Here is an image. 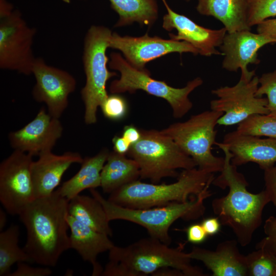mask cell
Instances as JSON below:
<instances>
[{"mask_svg": "<svg viewBox=\"0 0 276 276\" xmlns=\"http://www.w3.org/2000/svg\"><path fill=\"white\" fill-rule=\"evenodd\" d=\"M187 241L193 244L203 242L208 236L202 225L199 223L192 224L186 229Z\"/></svg>", "mask_w": 276, "mask_h": 276, "instance_id": "obj_36", "label": "cell"}, {"mask_svg": "<svg viewBox=\"0 0 276 276\" xmlns=\"http://www.w3.org/2000/svg\"><path fill=\"white\" fill-rule=\"evenodd\" d=\"M108 251L109 260L120 263L131 276L152 275L165 267L177 269L185 276L205 275L201 269L191 264L192 259L182 245L170 247L151 237L125 247L114 245Z\"/></svg>", "mask_w": 276, "mask_h": 276, "instance_id": "obj_5", "label": "cell"}, {"mask_svg": "<svg viewBox=\"0 0 276 276\" xmlns=\"http://www.w3.org/2000/svg\"><path fill=\"white\" fill-rule=\"evenodd\" d=\"M19 234V227L15 224L0 233V276H8L15 263H33L24 248L18 245Z\"/></svg>", "mask_w": 276, "mask_h": 276, "instance_id": "obj_27", "label": "cell"}, {"mask_svg": "<svg viewBox=\"0 0 276 276\" xmlns=\"http://www.w3.org/2000/svg\"><path fill=\"white\" fill-rule=\"evenodd\" d=\"M247 24L251 28L276 16V0H246Z\"/></svg>", "mask_w": 276, "mask_h": 276, "instance_id": "obj_30", "label": "cell"}, {"mask_svg": "<svg viewBox=\"0 0 276 276\" xmlns=\"http://www.w3.org/2000/svg\"><path fill=\"white\" fill-rule=\"evenodd\" d=\"M259 85L256 96H267L268 115L276 118V69L262 74L259 78Z\"/></svg>", "mask_w": 276, "mask_h": 276, "instance_id": "obj_31", "label": "cell"}, {"mask_svg": "<svg viewBox=\"0 0 276 276\" xmlns=\"http://www.w3.org/2000/svg\"><path fill=\"white\" fill-rule=\"evenodd\" d=\"M265 191L276 210V165L264 170Z\"/></svg>", "mask_w": 276, "mask_h": 276, "instance_id": "obj_35", "label": "cell"}, {"mask_svg": "<svg viewBox=\"0 0 276 276\" xmlns=\"http://www.w3.org/2000/svg\"><path fill=\"white\" fill-rule=\"evenodd\" d=\"M109 153V151L104 148L92 157L83 158L79 170L57 191L70 200L84 190L101 187V172Z\"/></svg>", "mask_w": 276, "mask_h": 276, "instance_id": "obj_23", "label": "cell"}, {"mask_svg": "<svg viewBox=\"0 0 276 276\" xmlns=\"http://www.w3.org/2000/svg\"><path fill=\"white\" fill-rule=\"evenodd\" d=\"M209 184L198 195L186 202H173L167 205L146 209H131L115 204L105 199L95 189L90 190L91 195L103 205L109 221L123 220L146 228L150 237L170 245L171 238L169 230L176 220L197 219L205 211L204 202L212 193Z\"/></svg>", "mask_w": 276, "mask_h": 276, "instance_id": "obj_3", "label": "cell"}, {"mask_svg": "<svg viewBox=\"0 0 276 276\" xmlns=\"http://www.w3.org/2000/svg\"><path fill=\"white\" fill-rule=\"evenodd\" d=\"M108 66L120 74L119 79L111 82L110 93H134L137 90H143L167 101L175 119L182 118L192 108L193 103L189 96L203 83L202 79L198 77L189 81L183 87H173L165 81L153 79L148 70L142 71L133 67L117 52L110 54Z\"/></svg>", "mask_w": 276, "mask_h": 276, "instance_id": "obj_8", "label": "cell"}, {"mask_svg": "<svg viewBox=\"0 0 276 276\" xmlns=\"http://www.w3.org/2000/svg\"><path fill=\"white\" fill-rule=\"evenodd\" d=\"M259 77L255 76L249 81L240 79L233 86H225L212 90L217 99L210 102L211 110L223 114L218 120L221 126L239 124L255 114H268L267 98L257 97Z\"/></svg>", "mask_w": 276, "mask_h": 276, "instance_id": "obj_11", "label": "cell"}, {"mask_svg": "<svg viewBox=\"0 0 276 276\" xmlns=\"http://www.w3.org/2000/svg\"><path fill=\"white\" fill-rule=\"evenodd\" d=\"M232 154L231 163L239 166L254 163L264 170L276 164V139L241 133L225 134L222 142Z\"/></svg>", "mask_w": 276, "mask_h": 276, "instance_id": "obj_18", "label": "cell"}, {"mask_svg": "<svg viewBox=\"0 0 276 276\" xmlns=\"http://www.w3.org/2000/svg\"><path fill=\"white\" fill-rule=\"evenodd\" d=\"M100 108L104 116L113 121L124 118L128 110L127 101L118 94L108 95Z\"/></svg>", "mask_w": 276, "mask_h": 276, "instance_id": "obj_32", "label": "cell"}, {"mask_svg": "<svg viewBox=\"0 0 276 276\" xmlns=\"http://www.w3.org/2000/svg\"><path fill=\"white\" fill-rule=\"evenodd\" d=\"M131 145L137 143L141 137L140 129H137L133 125H129L124 126L122 135Z\"/></svg>", "mask_w": 276, "mask_h": 276, "instance_id": "obj_39", "label": "cell"}, {"mask_svg": "<svg viewBox=\"0 0 276 276\" xmlns=\"http://www.w3.org/2000/svg\"><path fill=\"white\" fill-rule=\"evenodd\" d=\"M140 172L138 164L131 158L114 151L109 152L101 172V187L105 193L110 194L120 188L138 180Z\"/></svg>", "mask_w": 276, "mask_h": 276, "instance_id": "obj_24", "label": "cell"}, {"mask_svg": "<svg viewBox=\"0 0 276 276\" xmlns=\"http://www.w3.org/2000/svg\"><path fill=\"white\" fill-rule=\"evenodd\" d=\"M35 33L17 10L0 17L1 69L32 74L36 59L32 49Z\"/></svg>", "mask_w": 276, "mask_h": 276, "instance_id": "obj_10", "label": "cell"}, {"mask_svg": "<svg viewBox=\"0 0 276 276\" xmlns=\"http://www.w3.org/2000/svg\"><path fill=\"white\" fill-rule=\"evenodd\" d=\"M33 161L31 155L14 150L0 164V201L9 214L19 215L35 199Z\"/></svg>", "mask_w": 276, "mask_h": 276, "instance_id": "obj_12", "label": "cell"}, {"mask_svg": "<svg viewBox=\"0 0 276 276\" xmlns=\"http://www.w3.org/2000/svg\"><path fill=\"white\" fill-rule=\"evenodd\" d=\"M68 213L80 223L91 228L112 235L106 212L95 197L78 195L68 201Z\"/></svg>", "mask_w": 276, "mask_h": 276, "instance_id": "obj_25", "label": "cell"}, {"mask_svg": "<svg viewBox=\"0 0 276 276\" xmlns=\"http://www.w3.org/2000/svg\"><path fill=\"white\" fill-rule=\"evenodd\" d=\"M153 275L157 276H185L181 271L171 267H165L155 272Z\"/></svg>", "mask_w": 276, "mask_h": 276, "instance_id": "obj_41", "label": "cell"}, {"mask_svg": "<svg viewBox=\"0 0 276 276\" xmlns=\"http://www.w3.org/2000/svg\"><path fill=\"white\" fill-rule=\"evenodd\" d=\"M17 265L16 270L8 276H48L52 273V270L47 266L34 267L23 262L17 263Z\"/></svg>", "mask_w": 276, "mask_h": 276, "instance_id": "obj_34", "label": "cell"}, {"mask_svg": "<svg viewBox=\"0 0 276 276\" xmlns=\"http://www.w3.org/2000/svg\"><path fill=\"white\" fill-rule=\"evenodd\" d=\"M214 173L198 168L182 170L177 181L171 183H154L139 180L131 182L110 194L109 201L131 209L162 206L173 202H186L212 184Z\"/></svg>", "mask_w": 276, "mask_h": 276, "instance_id": "obj_4", "label": "cell"}, {"mask_svg": "<svg viewBox=\"0 0 276 276\" xmlns=\"http://www.w3.org/2000/svg\"><path fill=\"white\" fill-rule=\"evenodd\" d=\"M215 145L224 153V165L212 184L222 189L228 188V192L213 199L212 210L221 224L232 230L239 244L244 247L250 244L261 225L263 210L270 200L265 190L257 194L249 192L244 176L231 163L232 154L227 147L222 142Z\"/></svg>", "mask_w": 276, "mask_h": 276, "instance_id": "obj_1", "label": "cell"}, {"mask_svg": "<svg viewBox=\"0 0 276 276\" xmlns=\"http://www.w3.org/2000/svg\"><path fill=\"white\" fill-rule=\"evenodd\" d=\"M68 201L55 190L34 199L19 214L27 231L24 249L33 263L54 267L61 255L71 248L67 233Z\"/></svg>", "mask_w": 276, "mask_h": 276, "instance_id": "obj_2", "label": "cell"}, {"mask_svg": "<svg viewBox=\"0 0 276 276\" xmlns=\"http://www.w3.org/2000/svg\"><path fill=\"white\" fill-rule=\"evenodd\" d=\"M162 1L167 10V13L163 17V28L167 31L175 29L177 32L176 34L169 33L170 38L187 42L196 48L202 56L223 55L216 47L221 45L226 34L224 27L212 30L202 27L185 15L173 11L166 0Z\"/></svg>", "mask_w": 276, "mask_h": 276, "instance_id": "obj_17", "label": "cell"}, {"mask_svg": "<svg viewBox=\"0 0 276 276\" xmlns=\"http://www.w3.org/2000/svg\"><path fill=\"white\" fill-rule=\"evenodd\" d=\"M113 151L122 155L127 154L131 145L122 136L115 135L112 139Z\"/></svg>", "mask_w": 276, "mask_h": 276, "instance_id": "obj_40", "label": "cell"}, {"mask_svg": "<svg viewBox=\"0 0 276 276\" xmlns=\"http://www.w3.org/2000/svg\"><path fill=\"white\" fill-rule=\"evenodd\" d=\"M258 33L276 39V18H269L258 24Z\"/></svg>", "mask_w": 276, "mask_h": 276, "instance_id": "obj_37", "label": "cell"}, {"mask_svg": "<svg viewBox=\"0 0 276 276\" xmlns=\"http://www.w3.org/2000/svg\"><path fill=\"white\" fill-rule=\"evenodd\" d=\"M266 236L256 245V249L266 250L276 256V216H270L263 226Z\"/></svg>", "mask_w": 276, "mask_h": 276, "instance_id": "obj_33", "label": "cell"}, {"mask_svg": "<svg viewBox=\"0 0 276 276\" xmlns=\"http://www.w3.org/2000/svg\"><path fill=\"white\" fill-rule=\"evenodd\" d=\"M223 114L211 109L205 110L160 131L190 156L199 169L211 173L220 172L224 165V157L215 156L212 150L216 142L215 127Z\"/></svg>", "mask_w": 276, "mask_h": 276, "instance_id": "obj_9", "label": "cell"}, {"mask_svg": "<svg viewBox=\"0 0 276 276\" xmlns=\"http://www.w3.org/2000/svg\"><path fill=\"white\" fill-rule=\"evenodd\" d=\"M111 8L119 15L115 27L137 22L152 27L158 16L156 0H109Z\"/></svg>", "mask_w": 276, "mask_h": 276, "instance_id": "obj_26", "label": "cell"}, {"mask_svg": "<svg viewBox=\"0 0 276 276\" xmlns=\"http://www.w3.org/2000/svg\"><path fill=\"white\" fill-rule=\"evenodd\" d=\"M109 48L120 51L131 66L142 71L147 70L145 66L148 62L170 53L199 54L196 48L186 41L151 37L147 33L142 36L132 37L112 33Z\"/></svg>", "mask_w": 276, "mask_h": 276, "instance_id": "obj_13", "label": "cell"}, {"mask_svg": "<svg viewBox=\"0 0 276 276\" xmlns=\"http://www.w3.org/2000/svg\"><path fill=\"white\" fill-rule=\"evenodd\" d=\"M6 213L2 209H0V231H3L7 223Z\"/></svg>", "mask_w": 276, "mask_h": 276, "instance_id": "obj_43", "label": "cell"}, {"mask_svg": "<svg viewBox=\"0 0 276 276\" xmlns=\"http://www.w3.org/2000/svg\"><path fill=\"white\" fill-rule=\"evenodd\" d=\"M197 12L221 21L227 33L250 30L246 0H198Z\"/></svg>", "mask_w": 276, "mask_h": 276, "instance_id": "obj_22", "label": "cell"}, {"mask_svg": "<svg viewBox=\"0 0 276 276\" xmlns=\"http://www.w3.org/2000/svg\"><path fill=\"white\" fill-rule=\"evenodd\" d=\"M112 33L107 27L92 26L84 38L82 60L86 82L81 96L85 107L84 122L87 125L97 122L98 108L108 96L107 82L117 75L108 68L106 50Z\"/></svg>", "mask_w": 276, "mask_h": 276, "instance_id": "obj_7", "label": "cell"}, {"mask_svg": "<svg viewBox=\"0 0 276 276\" xmlns=\"http://www.w3.org/2000/svg\"><path fill=\"white\" fill-rule=\"evenodd\" d=\"M236 130L242 134L276 139V118L255 114L238 124Z\"/></svg>", "mask_w": 276, "mask_h": 276, "instance_id": "obj_28", "label": "cell"}, {"mask_svg": "<svg viewBox=\"0 0 276 276\" xmlns=\"http://www.w3.org/2000/svg\"><path fill=\"white\" fill-rule=\"evenodd\" d=\"M237 240L219 243L214 250L193 246L188 252L192 260L201 262L213 276H247L246 256L242 255Z\"/></svg>", "mask_w": 276, "mask_h": 276, "instance_id": "obj_20", "label": "cell"}, {"mask_svg": "<svg viewBox=\"0 0 276 276\" xmlns=\"http://www.w3.org/2000/svg\"><path fill=\"white\" fill-rule=\"evenodd\" d=\"M13 10L12 5L6 0H0V17L5 16Z\"/></svg>", "mask_w": 276, "mask_h": 276, "instance_id": "obj_42", "label": "cell"}, {"mask_svg": "<svg viewBox=\"0 0 276 276\" xmlns=\"http://www.w3.org/2000/svg\"><path fill=\"white\" fill-rule=\"evenodd\" d=\"M140 131V140L131 146L127 155L138 164L141 179L158 183L165 177H177V169L197 167L194 160L160 130Z\"/></svg>", "mask_w": 276, "mask_h": 276, "instance_id": "obj_6", "label": "cell"}, {"mask_svg": "<svg viewBox=\"0 0 276 276\" xmlns=\"http://www.w3.org/2000/svg\"><path fill=\"white\" fill-rule=\"evenodd\" d=\"M63 130L59 119L52 117L43 107L31 121L9 134V143L14 150L39 156L52 151Z\"/></svg>", "mask_w": 276, "mask_h": 276, "instance_id": "obj_15", "label": "cell"}, {"mask_svg": "<svg viewBox=\"0 0 276 276\" xmlns=\"http://www.w3.org/2000/svg\"><path fill=\"white\" fill-rule=\"evenodd\" d=\"M32 74L36 83L32 90L34 100L43 103L48 112L59 119L68 105V97L76 89L77 82L70 73L36 58Z\"/></svg>", "mask_w": 276, "mask_h": 276, "instance_id": "obj_14", "label": "cell"}, {"mask_svg": "<svg viewBox=\"0 0 276 276\" xmlns=\"http://www.w3.org/2000/svg\"><path fill=\"white\" fill-rule=\"evenodd\" d=\"M201 224L208 236H212L219 232L222 225L217 217L204 219Z\"/></svg>", "mask_w": 276, "mask_h": 276, "instance_id": "obj_38", "label": "cell"}, {"mask_svg": "<svg viewBox=\"0 0 276 276\" xmlns=\"http://www.w3.org/2000/svg\"><path fill=\"white\" fill-rule=\"evenodd\" d=\"M185 1H186V2H189V1H190L191 0H185Z\"/></svg>", "mask_w": 276, "mask_h": 276, "instance_id": "obj_44", "label": "cell"}, {"mask_svg": "<svg viewBox=\"0 0 276 276\" xmlns=\"http://www.w3.org/2000/svg\"><path fill=\"white\" fill-rule=\"evenodd\" d=\"M276 43V39L250 30L227 33L219 47L224 55L222 67L229 72L241 70V79L250 81L255 76V71H249V64H258V52L264 45Z\"/></svg>", "mask_w": 276, "mask_h": 276, "instance_id": "obj_16", "label": "cell"}, {"mask_svg": "<svg viewBox=\"0 0 276 276\" xmlns=\"http://www.w3.org/2000/svg\"><path fill=\"white\" fill-rule=\"evenodd\" d=\"M66 220L71 232V248L92 265L93 276L101 275L103 268L97 258L99 254L109 251L114 245L109 236L80 223L68 214Z\"/></svg>", "mask_w": 276, "mask_h": 276, "instance_id": "obj_21", "label": "cell"}, {"mask_svg": "<svg viewBox=\"0 0 276 276\" xmlns=\"http://www.w3.org/2000/svg\"><path fill=\"white\" fill-rule=\"evenodd\" d=\"M83 160L81 154L76 152L57 155L51 151L40 154L31 165L35 199L51 195L70 167L73 164H81Z\"/></svg>", "mask_w": 276, "mask_h": 276, "instance_id": "obj_19", "label": "cell"}, {"mask_svg": "<svg viewBox=\"0 0 276 276\" xmlns=\"http://www.w3.org/2000/svg\"><path fill=\"white\" fill-rule=\"evenodd\" d=\"M248 276H276V256L261 248L246 256Z\"/></svg>", "mask_w": 276, "mask_h": 276, "instance_id": "obj_29", "label": "cell"}]
</instances>
